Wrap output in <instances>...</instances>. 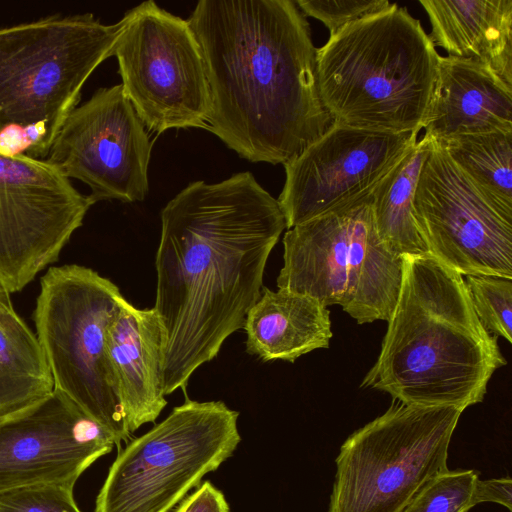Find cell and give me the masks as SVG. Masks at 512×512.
Returning a JSON list of instances; mask_svg holds the SVG:
<instances>
[{
	"instance_id": "cell-1",
	"label": "cell",
	"mask_w": 512,
	"mask_h": 512,
	"mask_svg": "<svg viewBox=\"0 0 512 512\" xmlns=\"http://www.w3.org/2000/svg\"><path fill=\"white\" fill-rule=\"evenodd\" d=\"M286 228L282 209L251 172L188 184L161 211L156 311L165 334L169 395L244 327L268 257Z\"/></svg>"
},
{
	"instance_id": "cell-2",
	"label": "cell",
	"mask_w": 512,
	"mask_h": 512,
	"mask_svg": "<svg viewBox=\"0 0 512 512\" xmlns=\"http://www.w3.org/2000/svg\"><path fill=\"white\" fill-rule=\"evenodd\" d=\"M187 21L210 88L206 129L241 158L285 164L331 127L295 1L201 0Z\"/></svg>"
},
{
	"instance_id": "cell-3",
	"label": "cell",
	"mask_w": 512,
	"mask_h": 512,
	"mask_svg": "<svg viewBox=\"0 0 512 512\" xmlns=\"http://www.w3.org/2000/svg\"><path fill=\"white\" fill-rule=\"evenodd\" d=\"M381 350L361 386L415 406L465 410L483 401L507 364L480 324L464 277L432 255L403 257V277Z\"/></svg>"
},
{
	"instance_id": "cell-4",
	"label": "cell",
	"mask_w": 512,
	"mask_h": 512,
	"mask_svg": "<svg viewBox=\"0 0 512 512\" xmlns=\"http://www.w3.org/2000/svg\"><path fill=\"white\" fill-rule=\"evenodd\" d=\"M439 56L420 21L392 3L385 11L346 25L317 48L322 102L337 124L419 132Z\"/></svg>"
},
{
	"instance_id": "cell-5",
	"label": "cell",
	"mask_w": 512,
	"mask_h": 512,
	"mask_svg": "<svg viewBox=\"0 0 512 512\" xmlns=\"http://www.w3.org/2000/svg\"><path fill=\"white\" fill-rule=\"evenodd\" d=\"M126 301L91 268L50 267L40 280L33 318L54 389L98 423L116 445L126 427L107 353V330Z\"/></svg>"
},
{
	"instance_id": "cell-6",
	"label": "cell",
	"mask_w": 512,
	"mask_h": 512,
	"mask_svg": "<svg viewBox=\"0 0 512 512\" xmlns=\"http://www.w3.org/2000/svg\"><path fill=\"white\" fill-rule=\"evenodd\" d=\"M127 18L53 15L0 29V130L38 125L52 144L94 70L113 56Z\"/></svg>"
},
{
	"instance_id": "cell-7",
	"label": "cell",
	"mask_w": 512,
	"mask_h": 512,
	"mask_svg": "<svg viewBox=\"0 0 512 512\" xmlns=\"http://www.w3.org/2000/svg\"><path fill=\"white\" fill-rule=\"evenodd\" d=\"M238 416L222 401L186 399L119 452L94 512H171L236 450Z\"/></svg>"
},
{
	"instance_id": "cell-8",
	"label": "cell",
	"mask_w": 512,
	"mask_h": 512,
	"mask_svg": "<svg viewBox=\"0 0 512 512\" xmlns=\"http://www.w3.org/2000/svg\"><path fill=\"white\" fill-rule=\"evenodd\" d=\"M464 410L398 402L350 435L336 458L329 512H402L434 476Z\"/></svg>"
},
{
	"instance_id": "cell-9",
	"label": "cell",
	"mask_w": 512,
	"mask_h": 512,
	"mask_svg": "<svg viewBox=\"0 0 512 512\" xmlns=\"http://www.w3.org/2000/svg\"><path fill=\"white\" fill-rule=\"evenodd\" d=\"M117 41L122 89L149 131L207 128L211 95L201 47L187 20L145 1L125 13Z\"/></svg>"
},
{
	"instance_id": "cell-10",
	"label": "cell",
	"mask_w": 512,
	"mask_h": 512,
	"mask_svg": "<svg viewBox=\"0 0 512 512\" xmlns=\"http://www.w3.org/2000/svg\"><path fill=\"white\" fill-rule=\"evenodd\" d=\"M94 203L48 159L0 154V285L19 292L55 262Z\"/></svg>"
},
{
	"instance_id": "cell-11",
	"label": "cell",
	"mask_w": 512,
	"mask_h": 512,
	"mask_svg": "<svg viewBox=\"0 0 512 512\" xmlns=\"http://www.w3.org/2000/svg\"><path fill=\"white\" fill-rule=\"evenodd\" d=\"M413 195L430 255L465 275L512 279V222L506 220L433 140Z\"/></svg>"
},
{
	"instance_id": "cell-12",
	"label": "cell",
	"mask_w": 512,
	"mask_h": 512,
	"mask_svg": "<svg viewBox=\"0 0 512 512\" xmlns=\"http://www.w3.org/2000/svg\"><path fill=\"white\" fill-rule=\"evenodd\" d=\"M151 151L145 126L117 84L70 112L46 159L86 184L95 202L132 203L148 193Z\"/></svg>"
},
{
	"instance_id": "cell-13",
	"label": "cell",
	"mask_w": 512,
	"mask_h": 512,
	"mask_svg": "<svg viewBox=\"0 0 512 512\" xmlns=\"http://www.w3.org/2000/svg\"><path fill=\"white\" fill-rule=\"evenodd\" d=\"M419 132L392 133L334 123L286 162L277 199L286 228L321 216L370 194L417 142Z\"/></svg>"
},
{
	"instance_id": "cell-14",
	"label": "cell",
	"mask_w": 512,
	"mask_h": 512,
	"mask_svg": "<svg viewBox=\"0 0 512 512\" xmlns=\"http://www.w3.org/2000/svg\"><path fill=\"white\" fill-rule=\"evenodd\" d=\"M112 437L58 390L0 418V492L44 484L75 485Z\"/></svg>"
},
{
	"instance_id": "cell-15",
	"label": "cell",
	"mask_w": 512,
	"mask_h": 512,
	"mask_svg": "<svg viewBox=\"0 0 512 512\" xmlns=\"http://www.w3.org/2000/svg\"><path fill=\"white\" fill-rule=\"evenodd\" d=\"M165 334L154 310L127 300L107 330V353L129 433L154 422L167 405L163 389Z\"/></svg>"
},
{
	"instance_id": "cell-16",
	"label": "cell",
	"mask_w": 512,
	"mask_h": 512,
	"mask_svg": "<svg viewBox=\"0 0 512 512\" xmlns=\"http://www.w3.org/2000/svg\"><path fill=\"white\" fill-rule=\"evenodd\" d=\"M423 128L422 138L433 141L512 132V89L474 59L439 56Z\"/></svg>"
},
{
	"instance_id": "cell-17",
	"label": "cell",
	"mask_w": 512,
	"mask_h": 512,
	"mask_svg": "<svg viewBox=\"0 0 512 512\" xmlns=\"http://www.w3.org/2000/svg\"><path fill=\"white\" fill-rule=\"evenodd\" d=\"M356 202L288 229L278 289L308 295L326 307L342 304Z\"/></svg>"
},
{
	"instance_id": "cell-18",
	"label": "cell",
	"mask_w": 512,
	"mask_h": 512,
	"mask_svg": "<svg viewBox=\"0 0 512 512\" xmlns=\"http://www.w3.org/2000/svg\"><path fill=\"white\" fill-rule=\"evenodd\" d=\"M434 46L476 60L512 89V0H420Z\"/></svg>"
},
{
	"instance_id": "cell-19",
	"label": "cell",
	"mask_w": 512,
	"mask_h": 512,
	"mask_svg": "<svg viewBox=\"0 0 512 512\" xmlns=\"http://www.w3.org/2000/svg\"><path fill=\"white\" fill-rule=\"evenodd\" d=\"M243 329L246 351L263 361L294 362L332 338L329 309L315 298L286 290L263 287L249 310Z\"/></svg>"
},
{
	"instance_id": "cell-20",
	"label": "cell",
	"mask_w": 512,
	"mask_h": 512,
	"mask_svg": "<svg viewBox=\"0 0 512 512\" xmlns=\"http://www.w3.org/2000/svg\"><path fill=\"white\" fill-rule=\"evenodd\" d=\"M403 277V258L380 241L373 221L370 194L353 210L343 310L359 324L388 321L396 306Z\"/></svg>"
},
{
	"instance_id": "cell-21",
	"label": "cell",
	"mask_w": 512,
	"mask_h": 512,
	"mask_svg": "<svg viewBox=\"0 0 512 512\" xmlns=\"http://www.w3.org/2000/svg\"><path fill=\"white\" fill-rule=\"evenodd\" d=\"M54 390L36 334L15 311L0 285V418L15 414Z\"/></svg>"
},
{
	"instance_id": "cell-22",
	"label": "cell",
	"mask_w": 512,
	"mask_h": 512,
	"mask_svg": "<svg viewBox=\"0 0 512 512\" xmlns=\"http://www.w3.org/2000/svg\"><path fill=\"white\" fill-rule=\"evenodd\" d=\"M430 142H415L370 193L378 237L394 256L430 254L413 214V195Z\"/></svg>"
},
{
	"instance_id": "cell-23",
	"label": "cell",
	"mask_w": 512,
	"mask_h": 512,
	"mask_svg": "<svg viewBox=\"0 0 512 512\" xmlns=\"http://www.w3.org/2000/svg\"><path fill=\"white\" fill-rule=\"evenodd\" d=\"M436 142L496 210L512 222V132L466 134Z\"/></svg>"
},
{
	"instance_id": "cell-24",
	"label": "cell",
	"mask_w": 512,
	"mask_h": 512,
	"mask_svg": "<svg viewBox=\"0 0 512 512\" xmlns=\"http://www.w3.org/2000/svg\"><path fill=\"white\" fill-rule=\"evenodd\" d=\"M478 473L447 470L430 479L402 512H467L479 504Z\"/></svg>"
},
{
	"instance_id": "cell-25",
	"label": "cell",
	"mask_w": 512,
	"mask_h": 512,
	"mask_svg": "<svg viewBox=\"0 0 512 512\" xmlns=\"http://www.w3.org/2000/svg\"><path fill=\"white\" fill-rule=\"evenodd\" d=\"M465 286L482 327L512 342V279L496 275H465Z\"/></svg>"
},
{
	"instance_id": "cell-26",
	"label": "cell",
	"mask_w": 512,
	"mask_h": 512,
	"mask_svg": "<svg viewBox=\"0 0 512 512\" xmlns=\"http://www.w3.org/2000/svg\"><path fill=\"white\" fill-rule=\"evenodd\" d=\"M74 485L35 484L0 492V512H81L74 496Z\"/></svg>"
},
{
	"instance_id": "cell-27",
	"label": "cell",
	"mask_w": 512,
	"mask_h": 512,
	"mask_svg": "<svg viewBox=\"0 0 512 512\" xmlns=\"http://www.w3.org/2000/svg\"><path fill=\"white\" fill-rule=\"evenodd\" d=\"M299 9L336 34L346 25L389 9L388 0H297Z\"/></svg>"
},
{
	"instance_id": "cell-28",
	"label": "cell",
	"mask_w": 512,
	"mask_h": 512,
	"mask_svg": "<svg viewBox=\"0 0 512 512\" xmlns=\"http://www.w3.org/2000/svg\"><path fill=\"white\" fill-rule=\"evenodd\" d=\"M176 512H230L223 493L206 481L188 496Z\"/></svg>"
},
{
	"instance_id": "cell-29",
	"label": "cell",
	"mask_w": 512,
	"mask_h": 512,
	"mask_svg": "<svg viewBox=\"0 0 512 512\" xmlns=\"http://www.w3.org/2000/svg\"><path fill=\"white\" fill-rule=\"evenodd\" d=\"M511 484L510 477L479 480L478 497L480 503L494 502L507 507L509 511L512 509L511 502Z\"/></svg>"
}]
</instances>
